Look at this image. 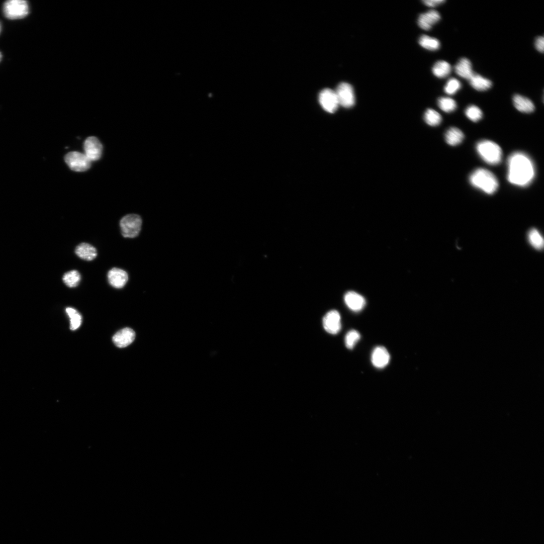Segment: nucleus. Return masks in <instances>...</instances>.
Instances as JSON below:
<instances>
[{
  "label": "nucleus",
  "mask_w": 544,
  "mask_h": 544,
  "mask_svg": "<svg viewBox=\"0 0 544 544\" xmlns=\"http://www.w3.org/2000/svg\"><path fill=\"white\" fill-rule=\"evenodd\" d=\"M508 182L515 186H528L535 176V168L531 159L525 153L515 152L507 160Z\"/></svg>",
  "instance_id": "obj_1"
},
{
  "label": "nucleus",
  "mask_w": 544,
  "mask_h": 544,
  "mask_svg": "<svg viewBox=\"0 0 544 544\" xmlns=\"http://www.w3.org/2000/svg\"><path fill=\"white\" fill-rule=\"evenodd\" d=\"M469 181L474 187L489 195L495 193L499 187L498 181L495 175L484 168H478L474 171L469 177Z\"/></svg>",
  "instance_id": "obj_2"
},
{
  "label": "nucleus",
  "mask_w": 544,
  "mask_h": 544,
  "mask_svg": "<svg viewBox=\"0 0 544 544\" xmlns=\"http://www.w3.org/2000/svg\"><path fill=\"white\" fill-rule=\"evenodd\" d=\"M476 150L483 160L490 165H497L502 160V150L493 141L484 140L479 142L476 145Z\"/></svg>",
  "instance_id": "obj_3"
},
{
  "label": "nucleus",
  "mask_w": 544,
  "mask_h": 544,
  "mask_svg": "<svg viewBox=\"0 0 544 544\" xmlns=\"http://www.w3.org/2000/svg\"><path fill=\"white\" fill-rule=\"evenodd\" d=\"M4 13L9 20L23 19L29 14V5L24 0H10L4 4Z\"/></svg>",
  "instance_id": "obj_4"
},
{
  "label": "nucleus",
  "mask_w": 544,
  "mask_h": 544,
  "mask_svg": "<svg viewBox=\"0 0 544 544\" xmlns=\"http://www.w3.org/2000/svg\"><path fill=\"white\" fill-rule=\"evenodd\" d=\"M142 220L137 214H129L124 216L120 221L122 235L126 238H135L139 234L142 227Z\"/></svg>",
  "instance_id": "obj_5"
},
{
  "label": "nucleus",
  "mask_w": 544,
  "mask_h": 544,
  "mask_svg": "<svg viewBox=\"0 0 544 544\" xmlns=\"http://www.w3.org/2000/svg\"><path fill=\"white\" fill-rule=\"evenodd\" d=\"M65 160L69 167L73 170L83 172L88 170L91 166V161L85 155L78 152L68 153Z\"/></svg>",
  "instance_id": "obj_6"
},
{
  "label": "nucleus",
  "mask_w": 544,
  "mask_h": 544,
  "mask_svg": "<svg viewBox=\"0 0 544 544\" xmlns=\"http://www.w3.org/2000/svg\"><path fill=\"white\" fill-rule=\"evenodd\" d=\"M339 105L345 108L354 106L355 97L352 86L347 83H341L335 91Z\"/></svg>",
  "instance_id": "obj_7"
},
{
  "label": "nucleus",
  "mask_w": 544,
  "mask_h": 544,
  "mask_svg": "<svg viewBox=\"0 0 544 544\" xmlns=\"http://www.w3.org/2000/svg\"><path fill=\"white\" fill-rule=\"evenodd\" d=\"M319 102L323 108L330 113H335L339 106L335 91L329 88L320 93Z\"/></svg>",
  "instance_id": "obj_8"
},
{
  "label": "nucleus",
  "mask_w": 544,
  "mask_h": 544,
  "mask_svg": "<svg viewBox=\"0 0 544 544\" xmlns=\"http://www.w3.org/2000/svg\"><path fill=\"white\" fill-rule=\"evenodd\" d=\"M84 149L85 155L91 162L97 161L101 157L103 146L97 138L88 137L84 142Z\"/></svg>",
  "instance_id": "obj_9"
},
{
  "label": "nucleus",
  "mask_w": 544,
  "mask_h": 544,
  "mask_svg": "<svg viewBox=\"0 0 544 544\" xmlns=\"http://www.w3.org/2000/svg\"><path fill=\"white\" fill-rule=\"evenodd\" d=\"M323 327L331 334H338L341 329V316L339 313L333 310L328 312L323 319Z\"/></svg>",
  "instance_id": "obj_10"
},
{
  "label": "nucleus",
  "mask_w": 544,
  "mask_h": 544,
  "mask_svg": "<svg viewBox=\"0 0 544 544\" xmlns=\"http://www.w3.org/2000/svg\"><path fill=\"white\" fill-rule=\"evenodd\" d=\"M108 278L110 285L117 289L123 288L129 279L125 270L117 267L113 268L109 271Z\"/></svg>",
  "instance_id": "obj_11"
},
{
  "label": "nucleus",
  "mask_w": 544,
  "mask_h": 544,
  "mask_svg": "<svg viewBox=\"0 0 544 544\" xmlns=\"http://www.w3.org/2000/svg\"><path fill=\"white\" fill-rule=\"evenodd\" d=\"M136 334L133 330L126 328L118 332L113 337L114 344L119 348H125L132 344Z\"/></svg>",
  "instance_id": "obj_12"
},
{
  "label": "nucleus",
  "mask_w": 544,
  "mask_h": 544,
  "mask_svg": "<svg viewBox=\"0 0 544 544\" xmlns=\"http://www.w3.org/2000/svg\"><path fill=\"white\" fill-rule=\"evenodd\" d=\"M390 360V354L385 347L378 346L373 351L372 355V362L376 368L383 369L389 364Z\"/></svg>",
  "instance_id": "obj_13"
},
{
  "label": "nucleus",
  "mask_w": 544,
  "mask_h": 544,
  "mask_svg": "<svg viewBox=\"0 0 544 544\" xmlns=\"http://www.w3.org/2000/svg\"><path fill=\"white\" fill-rule=\"evenodd\" d=\"M344 301L347 306L355 312L361 311L366 305L365 299L354 292H348L344 296Z\"/></svg>",
  "instance_id": "obj_14"
},
{
  "label": "nucleus",
  "mask_w": 544,
  "mask_h": 544,
  "mask_svg": "<svg viewBox=\"0 0 544 544\" xmlns=\"http://www.w3.org/2000/svg\"><path fill=\"white\" fill-rule=\"evenodd\" d=\"M440 20L439 14L435 11H430L420 16L418 24L422 30L428 31Z\"/></svg>",
  "instance_id": "obj_15"
},
{
  "label": "nucleus",
  "mask_w": 544,
  "mask_h": 544,
  "mask_svg": "<svg viewBox=\"0 0 544 544\" xmlns=\"http://www.w3.org/2000/svg\"><path fill=\"white\" fill-rule=\"evenodd\" d=\"M75 253L78 257L87 261L93 260L98 255L97 249L87 243L78 245L75 249Z\"/></svg>",
  "instance_id": "obj_16"
},
{
  "label": "nucleus",
  "mask_w": 544,
  "mask_h": 544,
  "mask_svg": "<svg viewBox=\"0 0 544 544\" xmlns=\"http://www.w3.org/2000/svg\"><path fill=\"white\" fill-rule=\"evenodd\" d=\"M455 70L458 75L467 80H469L474 74L470 61L465 58L459 60L455 66Z\"/></svg>",
  "instance_id": "obj_17"
},
{
  "label": "nucleus",
  "mask_w": 544,
  "mask_h": 544,
  "mask_svg": "<svg viewBox=\"0 0 544 544\" xmlns=\"http://www.w3.org/2000/svg\"><path fill=\"white\" fill-rule=\"evenodd\" d=\"M513 103L515 108L519 112L529 114L534 110V106L528 99L519 95L513 97Z\"/></svg>",
  "instance_id": "obj_18"
},
{
  "label": "nucleus",
  "mask_w": 544,
  "mask_h": 544,
  "mask_svg": "<svg viewBox=\"0 0 544 544\" xmlns=\"http://www.w3.org/2000/svg\"><path fill=\"white\" fill-rule=\"evenodd\" d=\"M469 80L471 85L479 92L486 91L492 85V83L490 80L475 73Z\"/></svg>",
  "instance_id": "obj_19"
},
{
  "label": "nucleus",
  "mask_w": 544,
  "mask_h": 544,
  "mask_svg": "<svg viewBox=\"0 0 544 544\" xmlns=\"http://www.w3.org/2000/svg\"><path fill=\"white\" fill-rule=\"evenodd\" d=\"M463 133L455 127L449 128L445 133V139L446 143L450 146H457L460 144L464 139Z\"/></svg>",
  "instance_id": "obj_20"
},
{
  "label": "nucleus",
  "mask_w": 544,
  "mask_h": 544,
  "mask_svg": "<svg viewBox=\"0 0 544 544\" xmlns=\"http://www.w3.org/2000/svg\"><path fill=\"white\" fill-rule=\"evenodd\" d=\"M451 71L450 65L444 61L437 62L432 68L433 74L439 78L446 77L450 74Z\"/></svg>",
  "instance_id": "obj_21"
},
{
  "label": "nucleus",
  "mask_w": 544,
  "mask_h": 544,
  "mask_svg": "<svg viewBox=\"0 0 544 544\" xmlns=\"http://www.w3.org/2000/svg\"><path fill=\"white\" fill-rule=\"evenodd\" d=\"M528 240L530 245L537 250L542 249L544 245L543 237L536 229H531L528 233Z\"/></svg>",
  "instance_id": "obj_22"
},
{
  "label": "nucleus",
  "mask_w": 544,
  "mask_h": 544,
  "mask_svg": "<svg viewBox=\"0 0 544 544\" xmlns=\"http://www.w3.org/2000/svg\"><path fill=\"white\" fill-rule=\"evenodd\" d=\"M63 281L68 287L70 288H76L79 285L81 281V276L77 270H72L64 275Z\"/></svg>",
  "instance_id": "obj_23"
},
{
  "label": "nucleus",
  "mask_w": 544,
  "mask_h": 544,
  "mask_svg": "<svg viewBox=\"0 0 544 544\" xmlns=\"http://www.w3.org/2000/svg\"><path fill=\"white\" fill-rule=\"evenodd\" d=\"M419 43L423 48L433 51L438 50L440 46L438 40L426 35L422 36L419 39Z\"/></svg>",
  "instance_id": "obj_24"
},
{
  "label": "nucleus",
  "mask_w": 544,
  "mask_h": 544,
  "mask_svg": "<svg viewBox=\"0 0 544 544\" xmlns=\"http://www.w3.org/2000/svg\"><path fill=\"white\" fill-rule=\"evenodd\" d=\"M424 119L428 125L433 127L438 126L442 121L441 115L433 109H428L426 111Z\"/></svg>",
  "instance_id": "obj_25"
},
{
  "label": "nucleus",
  "mask_w": 544,
  "mask_h": 544,
  "mask_svg": "<svg viewBox=\"0 0 544 544\" xmlns=\"http://www.w3.org/2000/svg\"><path fill=\"white\" fill-rule=\"evenodd\" d=\"M66 311L70 318L71 330L74 331L78 329L82 322L80 314L76 310L71 308H67Z\"/></svg>",
  "instance_id": "obj_26"
},
{
  "label": "nucleus",
  "mask_w": 544,
  "mask_h": 544,
  "mask_svg": "<svg viewBox=\"0 0 544 544\" xmlns=\"http://www.w3.org/2000/svg\"><path fill=\"white\" fill-rule=\"evenodd\" d=\"M438 105L442 111L447 113L455 111L457 107L456 101L450 98H439Z\"/></svg>",
  "instance_id": "obj_27"
},
{
  "label": "nucleus",
  "mask_w": 544,
  "mask_h": 544,
  "mask_svg": "<svg viewBox=\"0 0 544 544\" xmlns=\"http://www.w3.org/2000/svg\"><path fill=\"white\" fill-rule=\"evenodd\" d=\"M467 117L474 122L479 121L483 117L482 111L476 106H469L465 111Z\"/></svg>",
  "instance_id": "obj_28"
},
{
  "label": "nucleus",
  "mask_w": 544,
  "mask_h": 544,
  "mask_svg": "<svg viewBox=\"0 0 544 544\" xmlns=\"http://www.w3.org/2000/svg\"><path fill=\"white\" fill-rule=\"evenodd\" d=\"M360 334L356 330L350 331L346 335L345 343L346 347L352 349L360 339Z\"/></svg>",
  "instance_id": "obj_29"
},
{
  "label": "nucleus",
  "mask_w": 544,
  "mask_h": 544,
  "mask_svg": "<svg viewBox=\"0 0 544 544\" xmlns=\"http://www.w3.org/2000/svg\"><path fill=\"white\" fill-rule=\"evenodd\" d=\"M461 83L458 80L452 78L448 80L444 90L446 94L454 95L461 89Z\"/></svg>",
  "instance_id": "obj_30"
},
{
  "label": "nucleus",
  "mask_w": 544,
  "mask_h": 544,
  "mask_svg": "<svg viewBox=\"0 0 544 544\" xmlns=\"http://www.w3.org/2000/svg\"><path fill=\"white\" fill-rule=\"evenodd\" d=\"M444 0H425L423 1L424 4L430 8H435L444 3Z\"/></svg>",
  "instance_id": "obj_31"
},
{
  "label": "nucleus",
  "mask_w": 544,
  "mask_h": 544,
  "mask_svg": "<svg viewBox=\"0 0 544 544\" xmlns=\"http://www.w3.org/2000/svg\"><path fill=\"white\" fill-rule=\"evenodd\" d=\"M535 47L540 53H543L544 39L543 37H537L535 41Z\"/></svg>",
  "instance_id": "obj_32"
},
{
  "label": "nucleus",
  "mask_w": 544,
  "mask_h": 544,
  "mask_svg": "<svg viewBox=\"0 0 544 544\" xmlns=\"http://www.w3.org/2000/svg\"><path fill=\"white\" fill-rule=\"evenodd\" d=\"M2 59H3V55H2V53L0 52V62H1V61L2 60Z\"/></svg>",
  "instance_id": "obj_33"
},
{
  "label": "nucleus",
  "mask_w": 544,
  "mask_h": 544,
  "mask_svg": "<svg viewBox=\"0 0 544 544\" xmlns=\"http://www.w3.org/2000/svg\"><path fill=\"white\" fill-rule=\"evenodd\" d=\"M1 32H2V25H1V24H0V33H1Z\"/></svg>",
  "instance_id": "obj_34"
}]
</instances>
